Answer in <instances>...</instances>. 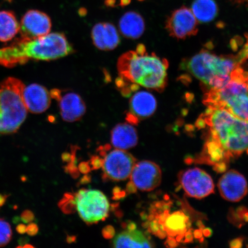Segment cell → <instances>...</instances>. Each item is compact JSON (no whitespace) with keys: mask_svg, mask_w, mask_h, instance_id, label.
<instances>
[{"mask_svg":"<svg viewBox=\"0 0 248 248\" xmlns=\"http://www.w3.org/2000/svg\"><path fill=\"white\" fill-rule=\"evenodd\" d=\"M200 128L207 127V140L222 148L229 159L248 151V122L223 108L208 107L197 121Z\"/></svg>","mask_w":248,"mask_h":248,"instance_id":"6da1fadb","label":"cell"},{"mask_svg":"<svg viewBox=\"0 0 248 248\" xmlns=\"http://www.w3.org/2000/svg\"><path fill=\"white\" fill-rule=\"evenodd\" d=\"M169 63L154 53L149 54L146 48L139 45L135 51L121 56L117 62L119 76L148 89L161 91L165 88Z\"/></svg>","mask_w":248,"mask_h":248,"instance_id":"7a4b0ae2","label":"cell"},{"mask_svg":"<svg viewBox=\"0 0 248 248\" xmlns=\"http://www.w3.org/2000/svg\"><path fill=\"white\" fill-rule=\"evenodd\" d=\"M182 66L210 90H217L231 81L241 65L237 60L217 57L203 50L185 61Z\"/></svg>","mask_w":248,"mask_h":248,"instance_id":"3957f363","label":"cell"},{"mask_svg":"<svg viewBox=\"0 0 248 248\" xmlns=\"http://www.w3.org/2000/svg\"><path fill=\"white\" fill-rule=\"evenodd\" d=\"M24 87L15 78H9L0 84V135L16 132L26 120L28 109L23 97Z\"/></svg>","mask_w":248,"mask_h":248,"instance_id":"277c9868","label":"cell"},{"mask_svg":"<svg viewBox=\"0 0 248 248\" xmlns=\"http://www.w3.org/2000/svg\"><path fill=\"white\" fill-rule=\"evenodd\" d=\"M74 204L80 218L88 225L103 221L110 210L108 198L99 190H80L74 198Z\"/></svg>","mask_w":248,"mask_h":248,"instance_id":"5b68a950","label":"cell"},{"mask_svg":"<svg viewBox=\"0 0 248 248\" xmlns=\"http://www.w3.org/2000/svg\"><path fill=\"white\" fill-rule=\"evenodd\" d=\"M179 181L186 194L192 198L202 199L215 191L212 177L199 168L183 170L179 173Z\"/></svg>","mask_w":248,"mask_h":248,"instance_id":"8992f818","label":"cell"},{"mask_svg":"<svg viewBox=\"0 0 248 248\" xmlns=\"http://www.w3.org/2000/svg\"><path fill=\"white\" fill-rule=\"evenodd\" d=\"M37 61H52L66 57L74 52V49L63 33H48L36 39Z\"/></svg>","mask_w":248,"mask_h":248,"instance_id":"52a82bcc","label":"cell"},{"mask_svg":"<svg viewBox=\"0 0 248 248\" xmlns=\"http://www.w3.org/2000/svg\"><path fill=\"white\" fill-rule=\"evenodd\" d=\"M136 164V160L131 154L119 149L111 151L102 164L105 178L114 181H125L131 176Z\"/></svg>","mask_w":248,"mask_h":248,"instance_id":"ba28073f","label":"cell"},{"mask_svg":"<svg viewBox=\"0 0 248 248\" xmlns=\"http://www.w3.org/2000/svg\"><path fill=\"white\" fill-rule=\"evenodd\" d=\"M51 97L58 102L60 113L65 122L73 123L82 119L86 113V107L84 101L77 93H66L60 89H52Z\"/></svg>","mask_w":248,"mask_h":248,"instance_id":"9c48e42d","label":"cell"},{"mask_svg":"<svg viewBox=\"0 0 248 248\" xmlns=\"http://www.w3.org/2000/svg\"><path fill=\"white\" fill-rule=\"evenodd\" d=\"M166 29L170 36L185 39L198 32V21L191 9L182 7L173 11L167 20Z\"/></svg>","mask_w":248,"mask_h":248,"instance_id":"30bf717a","label":"cell"},{"mask_svg":"<svg viewBox=\"0 0 248 248\" xmlns=\"http://www.w3.org/2000/svg\"><path fill=\"white\" fill-rule=\"evenodd\" d=\"M52 23L50 17L44 12L30 10L24 14L20 25L22 39L32 40L41 38L50 32Z\"/></svg>","mask_w":248,"mask_h":248,"instance_id":"8fae6325","label":"cell"},{"mask_svg":"<svg viewBox=\"0 0 248 248\" xmlns=\"http://www.w3.org/2000/svg\"><path fill=\"white\" fill-rule=\"evenodd\" d=\"M162 175V170L157 164L144 160L136 163L130 177L136 188L150 191L160 185Z\"/></svg>","mask_w":248,"mask_h":248,"instance_id":"7c38bea8","label":"cell"},{"mask_svg":"<svg viewBox=\"0 0 248 248\" xmlns=\"http://www.w3.org/2000/svg\"><path fill=\"white\" fill-rule=\"evenodd\" d=\"M218 187L221 197L232 202H237L243 199L248 189L246 178L234 170H228L221 176Z\"/></svg>","mask_w":248,"mask_h":248,"instance_id":"4fadbf2b","label":"cell"},{"mask_svg":"<svg viewBox=\"0 0 248 248\" xmlns=\"http://www.w3.org/2000/svg\"><path fill=\"white\" fill-rule=\"evenodd\" d=\"M156 98L151 93L145 91L136 93L129 101V111L126 119L128 123L138 124L140 120L151 116L156 109Z\"/></svg>","mask_w":248,"mask_h":248,"instance_id":"5bb4252c","label":"cell"},{"mask_svg":"<svg viewBox=\"0 0 248 248\" xmlns=\"http://www.w3.org/2000/svg\"><path fill=\"white\" fill-rule=\"evenodd\" d=\"M23 97L27 109L33 113L44 112L50 106V93L44 86L36 83L24 87Z\"/></svg>","mask_w":248,"mask_h":248,"instance_id":"9a60e30c","label":"cell"},{"mask_svg":"<svg viewBox=\"0 0 248 248\" xmlns=\"http://www.w3.org/2000/svg\"><path fill=\"white\" fill-rule=\"evenodd\" d=\"M93 44L99 49L110 51L119 46L121 39L114 25L109 23H99L92 31Z\"/></svg>","mask_w":248,"mask_h":248,"instance_id":"2e32d148","label":"cell"},{"mask_svg":"<svg viewBox=\"0 0 248 248\" xmlns=\"http://www.w3.org/2000/svg\"><path fill=\"white\" fill-rule=\"evenodd\" d=\"M111 142L117 149L129 150L138 144V132L131 124H117L111 132Z\"/></svg>","mask_w":248,"mask_h":248,"instance_id":"e0dca14e","label":"cell"},{"mask_svg":"<svg viewBox=\"0 0 248 248\" xmlns=\"http://www.w3.org/2000/svg\"><path fill=\"white\" fill-rule=\"evenodd\" d=\"M112 245L114 248L153 247V244L147 235L136 229H127L121 232L113 238Z\"/></svg>","mask_w":248,"mask_h":248,"instance_id":"ac0fdd59","label":"cell"},{"mask_svg":"<svg viewBox=\"0 0 248 248\" xmlns=\"http://www.w3.org/2000/svg\"><path fill=\"white\" fill-rule=\"evenodd\" d=\"M119 29L121 33L125 38L138 39L144 32L145 22L143 18L137 12H126L120 18Z\"/></svg>","mask_w":248,"mask_h":248,"instance_id":"d6986e66","label":"cell"},{"mask_svg":"<svg viewBox=\"0 0 248 248\" xmlns=\"http://www.w3.org/2000/svg\"><path fill=\"white\" fill-rule=\"evenodd\" d=\"M217 108H225L235 116L248 122V92L231 96Z\"/></svg>","mask_w":248,"mask_h":248,"instance_id":"ffe728a7","label":"cell"},{"mask_svg":"<svg viewBox=\"0 0 248 248\" xmlns=\"http://www.w3.org/2000/svg\"><path fill=\"white\" fill-rule=\"evenodd\" d=\"M18 31H20V24L13 12L0 11V41H9L14 38Z\"/></svg>","mask_w":248,"mask_h":248,"instance_id":"44dd1931","label":"cell"},{"mask_svg":"<svg viewBox=\"0 0 248 248\" xmlns=\"http://www.w3.org/2000/svg\"><path fill=\"white\" fill-rule=\"evenodd\" d=\"M218 10L215 0H195L192 5V12L201 23H209L215 19Z\"/></svg>","mask_w":248,"mask_h":248,"instance_id":"7402d4cb","label":"cell"},{"mask_svg":"<svg viewBox=\"0 0 248 248\" xmlns=\"http://www.w3.org/2000/svg\"><path fill=\"white\" fill-rule=\"evenodd\" d=\"M12 235L10 225L4 219H0V247L7 245L11 240Z\"/></svg>","mask_w":248,"mask_h":248,"instance_id":"603a6c76","label":"cell"},{"mask_svg":"<svg viewBox=\"0 0 248 248\" xmlns=\"http://www.w3.org/2000/svg\"><path fill=\"white\" fill-rule=\"evenodd\" d=\"M237 60L241 65L247 63L248 64V36L246 44H245L243 49L240 52L238 56Z\"/></svg>","mask_w":248,"mask_h":248,"instance_id":"cb8c5ba5","label":"cell"},{"mask_svg":"<svg viewBox=\"0 0 248 248\" xmlns=\"http://www.w3.org/2000/svg\"><path fill=\"white\" fill-rule=\"evenodd\" d=\"M115 234L114 228L111 226H108L102 231V235L105 238H111L114 236Z\"/></svg>","mask_w":248,"mask_h":248,"instance_id":"d4e9b609","label":"cell"},{"mask_svg":"<svg viewBox=\"0 0 248 248\" xmlns=\"http://www.w3.org/2000/svg\"><path fill=\"white\" fill-rule=\"evenodd\" d=\"M103 164V160L98 156L93 157L92 159V165L94 169L100 168Z\"/></svg>","mask_w":248,"mask_h":248,"instance_id":"484cf974","label":"cell"},{"mask_svg":"<svg viewBox=\"0 0 248 248\" xmlns=\"http://www.w3.org/2000/svg\"><path fill=\"white\" fill-rule=\"evenodd\" d=\"M126 190L128 191L129 193H135L137 190V188L135 187V186L133 185L132 182H129L128 185L126 186Z\"/></svg>","mask_w":248,"mask_h":248,"instance_id":"4316f807","label":"cell"},{"mask_svg":"<svg viewBox=\"0 0 248 248\" xmlns=\"http://www.w3.org/2000/svg\"><path fill=\"white\" fill-rule=\"evenodd\" d=\"M80 170H82V172H88L90 170V167L88 163H82L80 165Z\"/></svg>","mask_w":248,"mask_h":248,"instance_id":"83f0119b","label":"cell"},{"mask_svg":"<svg viewBox=\"0 0 248 248\" xmlns=\"http://www.w3.org/2000/svg\"><path fill=\"white\" fill-rule=\"evenodd\" d=\"M235 3H237V4H246L248 5V0H232Z\"/></svg>","mask_w":248,"mask_h":248,"instance_id":"f1b7e54d","label":"cell"},{"mask_svg":"<svg viewBox=\"0 0 248 248\" xmlns=\"http://www.w3.org/2000/svg\"><path fill=\"white\" fill-rule=\"evenodd\" d=\"M130 1H131V0H122V1H121V2H122V5L128 4Z\"/></svg>","mask_w":248,"mask_h":248,"instance_id":"f546056e","label":"cell"}]
</instances>
